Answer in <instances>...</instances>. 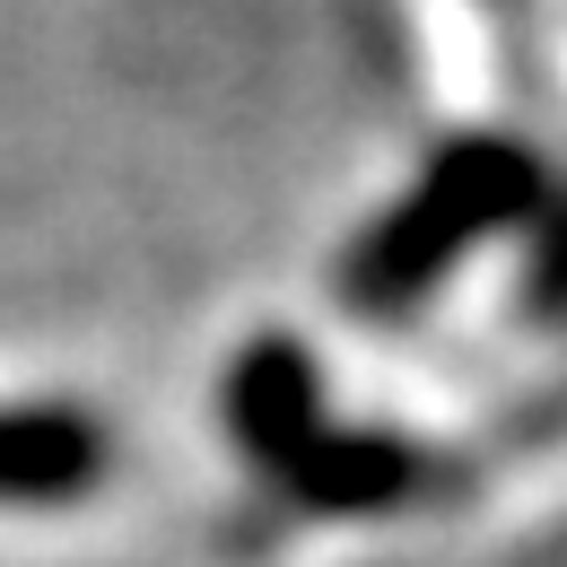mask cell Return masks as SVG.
Listing matches in <instances>:
<instances>
[{
    "label": "cell",
    "instance_id": "3957f363",
    "mask_svg": "<svg viewBox=\"0 0 567 567\" xmlns=\"http://www.w3.org/2000/svg\"><path fill=\"white\" fill-rule=\"evenodd\" d=\"M227 427L236 445L262 463V472H288L315 436H323V393H315V358L297 341H254L227 375Z\"/></svg>",
    "mask_w": 567,
    "mask_h": 567
},
{
    "label": "cell",
    "instance_id": "7a4b0ae2",
    "mask_svg": "<svg viewBox=\"0 0 567 567\" xmlns=\"http://www.w3.org/2000/svg\"><path fill=\"white\" fill-rule=\"evenodd\" d=\"M114 472V436L79 402H9L0 411V506H71Z\"/></svg>",
    "mask_w": 567,
    "mask_h": 567
},
{
    "label": "cell",
    "instance_id": "277c9868",
    "mask_svg": "<svg viewBox=\"0 0 567 567\" xmlns=\"http://www.w3.org/2000/svg\"><path fill=\"white\" fill-rule=\"evenodd\" d=\"M280 481L315 515H393L402 497L420 489V445H402L384 427H323Z\"/></svg>",
    "mask_w": 567,
    "mask_h": 567
},
{
    "label": "cell",
    "instance_id": "6da1fadb",
    "mask_svg": "<svg viewBox=\"0 0 567 567\" xmlns=\"http://www.w3.org/2000/svg\"><path fill=\"white\" fill-rule=\"evenodd\" d=\"M533 210H542V166L524 148L515 141H454V148H436L420 184L367 227V245L350 254L341 288H350V306H367V315H402L481 236L524 227Z\"/></svg>",
    "mask_w": 567,
    "mask_h": 567
}]
</instances>
